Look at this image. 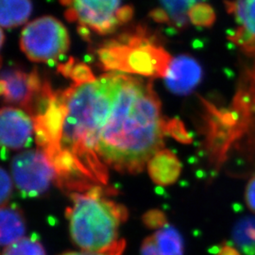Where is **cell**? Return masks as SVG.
Instances as JSON below:
<instances>
[{
  "label": "cell",
  "instance_id": "1",
  "mask_svg": "<svg viewBox=\"0 0 255 255\" xmlns=\"http://www.w3.org/2000/svg\"><path fill=\"white\" fill-rule=\"evenodd\" d=\"M119 80V73L108 72L63 91L50 89L32 118L37 145L53 164L60 188L82 193L107 187L109 167L99 143Z\"/></svg>",
  "mask_w": 255,
  "mask_h": 255
},
{
  "label": "cell",
  "instance_id": "2",
  "mask_svg": "<svg viewBox=\"0 0 255 255\" xmlns=\"http://www.w3.org/2000/svg\"><path fill=\"white\" fill-rule=\"evenodd\" d=\"M166 121L151 82L119 73V86L101 130V160L119 173L142 172L164 147Z\"/></svg>",
  "mask_w": 255,
  "mask_h": 255
},
{
  "label": "cell",
  "instance_id": "3",
  "mask_svg": "<svg viewBox=\"0 0 255 255\" xmlns=\"http://www.w3.org/2000/svg\"><path fill=\"white\" fill-rule=\"evenodd\" d=\"M106 187L97 186L82 193H71L72 206L65 212L74 244L84 252L108 253L125 248L119 239V227L127 221L125 206L105 197Z\"/></svg>",
  "mask_w": 255,
  "mask_h": 255
},
{
  "label": "cell",
  "instance_id": "4",
  "mask_svg": "<svg viewBox=\"0 0 255 255\" xmlns=\"http://www.w3.org/2000/svg\"><path fill=\"white\" fill-rule=\"evenodd\" d=\"M97 55L104 71L148 78H164L173 59L158 36L144 26L105 41Z\"/></svg>",
  "mask_w": 255,
  "mask_h": 255
},
{
  "label": "cell",
  "instance_id": "5",
  "mask_svg": "<svg viewBox=\"0 0 255 255\" xmlns=\"http://www.w3.org/2000/svg\"><path fill=\"white\" fill-rule=\"evenodd\" d=\"M204 149L210 164L219 170L228 160L243 136L240 116L231 105L219 108L208 101H202Z\"/></svg>",
  "mask_w": 255,
  "mask_h": 255
},
{
  "label": "cell",
  "instance_id": "6",
  "mask_svg": "<svg viewBox=\"0 0 255 255\" xmlns=\"http://www.w3.org/2000/svg\"><path fill=\"white\" fill-rule=\"evenodd\" d=\"M66 8L65 17L78 24L79 33L88 39L90 32L112 34L133 15V9L122 0H60Z\"/></svg>",
  "mask_w": 255,
  "mask_h": 255
},
{
  "label": "cell",
  "instance_id": "7",
  "mask_svg": "<svg viewBox=\"0 0 255 255\" xmlns=\"http://www.w3.org/2000/svg\"><path fill=\"white\" fill-rule=\"evenodd\" d=\"M70 46L64 24L53 16H43L29 22L20 36V48L34 63L54 64L66 54Z\"/></svg>",
  "mask_w": 255,
  "mask_h": 255
},
{
  "label": "cell",
  "instance_id": "8",
  "mask_svg": "<svg viewBox=\"0 0 255 255\" xmlns=\"http://www.w3.org/2000/svg\"><path fill=\"white\" fill-rule=\"evenodd\" d=\"M11 173L22 195L29 198L41 196L56 181L54 166L40 148L24 151L14 157Z\"/></svg>",
  "mask_w": 255,
  "mask_h": 255
},
{
  "label": "cell",
  "instance_id": "9",
  "mask_svg": "<svg viewBox=\"0 0 255 255\" xmlns=\"http://www.w3.org/2000/svg\"><path fill=\"white\" fill-rule=\"evenodd\" d=\"M37 72H25L17 68L3 70L0 80V94L5 101L25 110L31 118L36 114L41 102L50 89Z\"/></svg>",
  "mask_w": 255,
  "mask_h": 255
},
{
  "label": "cell",
  "instance_id": "10",
  "mask_svg": "<svg viewBox=\"0 0 255 255\" xmlns=\"http://www.w3.org/2000/svg\"><path fill=\"white\" fill-rule=\"evenodd\" d=\"M242 73L232 105L242 121L243 136L236 150L255 163V58Z\"/></svg>",
  "mask_w": 255,
  "mask_h": 255
},
{
  "label": "cell",
  "instance_id": "11",
  "mask_svg": "<svg viewBox=\"0 0 255 255\" xmlns=\"http://www.w3.org/2000/svg\"><path fill=\"white\" fill-rule=\"evenodd\" d=\"M227 10L235 21L229 40L244 54L255 58V0H231Z\"/></svg>",
  "mask_w": 255,
  "mask_h": 255
},
{
  "label": "cell",
  "instance_id": "12",
  "mask_svg": "<svg viewBox=\"0 0 255 255\" xmlns=\"http://www.w3.org/2000/svg\"><path fill=\"white\" fill-rule=\"evenodd\" d=\"M34 133V122L25 111L3 107L0 115V140L3 148L19 149L27 146Z\"/></svg>",
  "mask_w": 255,
  "mask_h": 255
},
{
  "label": "cell",
  "instance_id": "13",
  "mask_svg": "<svg viewBox=\"0 0 255 255\" xmlns=\"http://www.w3.org/2000/svg\"><path fill=\"white\" fill-rule=\"evenodd\" d=\"M201 64L191 56L180 55L172 59L164 76L167 89L175 95H188L201 82Z\"/></svg>",
  "mask_w": 255,
  "mask_h": 255
},
{
  "label": "cell",
  "instance_id": "14",
  "mask_svg": "<svg viewBox=\"0 0 255 255\" xmlns=\"http://www.w3.org/2000/svg\"><path fill=\"white\" fill-rule=\"evenodd\" d=\"M150 179L160 186H169L178 181L182 173V163L174 152L163 148L146 164Z\"/></svg>",
  "mask_w": 255,
  "mask_h": 255
},
{
  "label": "cell",
  "instance_id": "15",
  "mask_svg": "<svg viewBox=\"0 0 255 255\" xmlns=\"http://www.w3.org/2000/svg\"><path fill=\"white\" fill-rule=\"evenodd\" d=\"M203 2V0H160L161 8L152 11L151 16L159 23L183 29L190 23L192 9Z\"/></svg>",
  "mask_w": 255,
  "mask_h": 255
},
{
  "label": "cell",
  "instance_id": "16",
  "mask_svg": "<svg viewBox=\"0 0 255 255\" xmlns=\"http://www.w3.org/2000/svg\"><path fill=\"white\" fill-rule=\"evenodd\" d=\"M26 232V222L22 212L14 205L1 207L0 213V243L9 246L23 238Z\"/></svg>",
  "mask_w": 255,
  "mask_h": 255
},
{
  "label": "cell",
  "instance_id": "17",
  "mask_svg": "<svg viewBox=\"0 0 255 255\" xmlns=\"http://www.w3.org/2000/svg\"><path fill=\"white\" fill-rule=\"evenodd\" d=\"M0 25L12 28L25 24L29 18L32 4L30 0H0Z\"/></svg>",
  "mask_w": 255,
  "mask_h": 255
},
{
  "label": "cell",
  "instance_id": "18",
  "mask_svg": "<svg viewBox=\"0 0 255 255\" xmlns=\"http://www.w3.org/2000/svg\"><path fill=\"white\" fill-rule=\"evenodd\" d=\"M153 236L161 255H183V240L173 226L166 225L156 231Z\"/></svg>",
  "mask_w": 255,
  "mask_h": 255
},
{
  "label": "cell",
  "instance_id": "19",
  "mask_svg": "<svg viewBox=\"0 0 255 255\" xmlns=\"http://www.w3.org/2000/svg\"><path fill=\"white\" fill-rule=\"evenodd\" d=\"M233 239L245 255H255V217H246L237 221Z\"/></svg>",
  "mask_w": 255,
  "mask_h": 255
},
{
  "label": "cell",
  "instance_id": "20",
  "mask_svg": "<svg viewBox=\"0 0 255 255\" xmlns=\"http://www.w3.org/2000/svg\"><path fill=\"white\" fill-rule=\"evenodd\" d=\"M58 70L65 77L71 79L74 83L92 82L97 79L87 64L77 62L73 58L66 64L59 65Z\"/></svg>",
  "mask_w": 255,
  "mask_h": 255
},
{
  "label": "cell",
  "instance_id": "21",
  "mask_svg": "<svg viewBox=\"0 0 255 255\" xmlns=\"http://www.w3.org/2000/svg\"><path fill=\"white\" fill-rule=\"evenodd\" d=\"M1 255H46V253L36 238L23 237L11 245L5 247Z\"/></svg>",
  "mask_w": 255,
  "mask_h": 255
},
{
  "label": "cell",
  "instance_id": "22",
  "mask_svg": "<svg viewBox=\"0 0 255 255\" xmlns=\"http://www.w3.org/2000/svg\"><path fill=\"white\" fill-rule=\"evenodd\" d=\"M166 135L171 136L182 144H191L193 142L190 133L185 128L182 120L179 119H168L165 127Z\"/></svg>",
  "mask_w": 255,
  "mask_h": 255
},
{
  "label": "cell",
  "instance_id": "23",
  "mask_svg": "<svg viewBox=\"0 0 255 255\" xmlns=\"http://www.w3.org/2000/svg\"><path fill=\"white\" fill-rule=\"evenodd\" d=\"M143 222L147 228L158 231L167 225V219L161 210L152 209L144 214Z\"/></svg>",
  "mask_w": 255,
  "mask_h": 255
},
{
  "label": "cell",
  "instance_id": "24",
  "mask_svg": "<svg viewBox=\"0 0 255 255\" xmlns=\"http://www.w3.org/2000/svg\"><path fill=\"white\" fill-rule=\"evenodd\" d=\"M0 183H1V190H0V201H1V207L5 206L9 201V196L11 194L12 189V182L10 180L9 174L6 172L4 168L0 171Z\"/></svg>",
  "mask_w": 255,
  "mask_h": 255
},
{
  "label": "cell",
  "instance_id": "25",
  "mask_svg": "<svg viewBox=\"0 0 255 255\" xmlns=\"http://www.w3.org/2000/svg\"><path fill=\"white\" fill-rule=\"evenodd\" d=\"M140 254L141 255H161L159 253L153 235L144 239L140 249Z\"/></svg>",
  "mask_w": 255,
  "mask_h": 255
},
{
  "label": "cell",
  "instance_id": "26",
  "mask_svg": "<svg viewBox=\"0 0 255 255\" xmlns=\"http://www.w3.org/2000/svg\"><path fill=\"white\" fill-rule=\"evenodd\" d=\"M245 201L249 209L255 214V175L247 184Z\"/></svg>",
  "mask_w": 255,
  "mask_h": 255
},
{
  "label": "cell",
  "instance_id": "27",
  "mask_svg": "<svg viewBox=\"0 0 255 255\" xmlns=\"http://www.w3.org/2000/svg\"><path fill=\"white\" fill-rule=\"evenodd\" d=\"M124 249L125 248H120V249H117L115 251L108 252V253H91V252H84V251L68 252V253H64L61 255H122Z\"/></svg>",
  "mask_w": 255,
  "mask_h": 255
},
{
  "label": "cell",
  "instance_id": "28",
  "mask_svg": "<svg viewBox=\"0 0 255 255\" xmlns=\"http://www.w3.org/2000/svg\"><path fill=\"white\" fill-rule=\"evenodd\" d=\"M219 254V255H238L237 251L234 248L227 246V245L221 247Z\"/></svg>",
  "mask_w": 255,
  "mask_h": 255
}]
</instances>
